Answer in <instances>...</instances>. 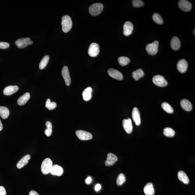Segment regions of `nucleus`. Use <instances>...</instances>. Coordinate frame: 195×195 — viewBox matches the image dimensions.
I'll use <instances>...</instances> for the list:
<instances>
[{
	"mask_svg": "<svg viewBox=\"0 0 195 195\" xmlns=\"http://www.w3.org/2000/svg\"><path fill=\"white\" fill-rule=\"evenodd\" d=\"M62 30L64 33H67L70 31L73 25L71 18L68 15L63 17L61 19Z\"/></svg>",
	"mask_w": 195,
	"mask_h": 195,
	"instance_id": "1",
	"label": "nucleus"
},
{
	"mask_svg": "<svg viewBox=\"0 0 195 195\" xmlns=\"http://www.w3.org/2000/svg\"><path fill=\"white\" fill-rule=\"evenodd\" d=\"M53 166V162L51 159L49 158L44 159L41 166V172L43 174L47 175L50 173Z\"/></svg>",
	"mask_w": 195,
	"mask_h": 195,
	"instance_id": "2",
	"label": "nucleus"
},
{
	"mask_svg": "<svg viewBox=\"0 0 195 195\" xmlns=\"http://www.w3.org/2000/svg\"><path fill=\"white\" fill-rule=\"evenodd\" d=\"M103 6L100 3L92 4L89 7V13L92 16H96L99 15L103 11Z\"/></svg>",
	"mask_w": 195,
	"mask_h": 195,
	"instance_id": "3",
	"label": "nucleus"
},
{
	"mask_svg": "<svg viewBox=\"0 0 195 195\" xmlns=\"http://www.w3.org/2000/svg\"><path fill=\"white\" fill-rule=\"evenodd\" d=\"M159 44V42L156 41L151 44H147L146 48L147 53L151 56L156 55L158 51Z\"/></svg>",
	"mask_w": 195,
	"mask_h": 195,
	"instance_id": "4",
	"label": "nucleus"
},
{
	"mask_svg": "<svg viewBox=\"0 0 195 195\" xmlns=\"http://www.w3.org/2000/svg\"><path fill=\"white\" fill-rule=\"evenodd\" d=\"M33 44V41L31 40L30 38H20L15 42V44L17 46L18 48L19 49L25 48Z\"/></svg>",
	"mask_w": 195,
	"mask_h": 195,
	"instance_id": "5",
	"label": "nucleus"
},
{
	"mask_svg": "<svg viewBox=\"0 0 195 195\" xmlns=\"http://www.w3.org/2000/svg\"><path fill=\"white\" fill-rule=\"evenodd\" d=\"M152 80L153 83L159 87H165L168 84V82L165 78L161 75H156L153 77Z\"/></svg>",
	"mask_w": 195,
	"mask_h": 195,
	"instance_id": "6",
	"label": "nucleus"
},
{
	"mask_svg": "<svg viewBox=\"0 0 195 195\" xmlns=\"http://www.w3.org/2000/svg\"><path fill=\"white\" fill-rule=\"evenodd\" d=\"M77 136L81 140H90L93 138L91 133L83 130H78L76 132Z\"/></svg>",
	"mask_w": 195,
	"mask_h": 195,
	"instance_id": "7",
	"label": "nucleus"
},
{
	"mask_svg": "<svg viewBox=\"0 0 195 195\" xmlns=\"http://www.w3.org/2000/svg\"><path fill=\"white\" fill-rule=\"evenodd\" d=\"M99 53V47L96 43H93L90 44L88 49V54L92 57L97 56Z\"/></svg>",
	"mask_w": 195,
	"mask_h": 195,
	"instance_id": "8",
	"label": "nucleus"
},
{
	"mask_svg": "<svg viewBox=\"0 0 195 195\" xmlns=\"http://www.w3.org/2000/svg\"><path fill=\"white\" fill-rule=\"evenodd\" d=\"M178 6L181 10L186 12L189 11L192 7L191 3L186 0L180 1L178 3Z\"/></svg>",
	"mask_w": 195,
	"mask_h": 195,
	"instance_id": "9",
	"label": "nucleus"
},
{
	"mask_svg": "<svg viewBox=\"0 0 195 195\" xmlns=\"http://www.w3.org/2000/svg\"><path fill=\"white\" fill-rule=\"evenodd\" d=\"M122 126L124 130L128 134H130L132 132L133 125L131 119L128 118L124 119L122 121Z\"/></svg>",
	"mask_w": 195,
	"mask_h": 195,
	"instance_id": "10",
	"label": "nucleus"
},
{
	"mask_svg": "<svg viewBox=\"0 0 195 195\" xmlns=\"http://www.w3.org/2000/svg\"><path fill=\"white\" fill-rule=\"evenodd\" d=\"M109 75L115 79L122 80L123 78L122 74L118 70L113 68H110L108 70Z\"/></svg>",
	"mask_w": 195,
	"mask_h": 195,
	"instance_id": "11",
	"label": "nucleus"
},
{
	"mask_svg": "<svg viewBox=\"0 0 195 195\" xmlns=\"http://www.w3.org/2000/svg\"><path fill=\"white\" fill-rule=\"evenodd\" d=\"M63 78H64L65 84L67 86H70L71 82V79L69 73L68 69L67 66H64L63 67L61 72Z\"/></svg>",
	"mask_w": 195,
	"mask_h": 195,
	"instance_id": "12",
	"label": "nucleus"
},
{
	"mask_svg": "<svg viewBox=\"0 0 195 195\" xmlns=\"http://www.w3.org/2000/svg\"><path fill=\"white\" fill-rule=\"evenodd\" d=\"M133 26L130 21H127L123 26V34L125 36H128L132 33Z\"/></svg>",
	"mask_w": 195,
	"mask_h": 195,
	"instance_id": "13",
	"label": "nucleus"
},
{
	"mask_svg": "<svg viewBox=\"0 0 195 195\" xmlns=\"http://www.w3.org/2000/svg\"><path fill=\"white\" fill-rule=\"evenodd\" d=\"M177 69L180 73H184L186 72L188 68V63L185 59H182L180 60L177 64Z\"/></svg>",
	"mask_w": 195,
	"mask_h": 195,
	"instance_id": "14",
	"label": "nucleus"
},
{
	"mask_svg": "<svg viewBox=\"0 0 195 195\" xmlns=\"http://www.w3.org/2000/svg\"><path fill=\"white\" fill-rule=\"evenodd\" d=\"M118 158L113 153H109L107 154V158L105 162V165L107 166H111L114 165L117 161Z\"/></svg>",
	"mask_w": 195,
	"mask_h": 195,
	"instance_id": "15",
	"label": "nucleus"
},
{
	"mask_svg": "<svg viewBox=\"0 0 195 195\" xmlns=\"http://www.w3.org/2000/svg\"><path fill=\"white\" fill-rule=\"evenodd\" d=\"M132 117L136 125L139 126L141 124L140 114L139 111L137 107L133 108Z\"/></svg>",
	"mask_w": 195,
	"mask_h": 195,
	"instance_id": "16",
	"label": "nucleus"
},
{
	"mask_svg": "<svg viewBox=\"0 0 195 195\" xmlns=\"http://www.w3.org/2000/svg\"><path fill=\"white\" fill-rule=\"evenodd\" d=\"M18 87L17 86H9L4 88L3 93L6 96H10L16 93L18 90Z\"/></svg>",
	"mask_w": 195,
	"mask_h": 195,
	"instance_id": "17",
	"label": "nucleus"
},
{
	"mask_svg": "<svg viewBox=\"0 0 195 195\" xmlns=\"http://www.w3.org/2000/svg\"><path fill=\"white\" fill-rule=\"evenodd\" d=\"M30 159V155H25L18 161L17 164V167L18 169L22 168L28 163V161Z\"/></svg>",
	"mask_w": 195,
	"mask_h": 195,
	"instance_id": "18",
	"label": "nucleus"
},
{
	"mask_svg": "<svg viewBox=\"0 0 195 195\" xmlns=\"http://www.w3.org/2000/svg\"><path fill=\"white\" fill-rule=\"evenodd\" d=\"M171 48L174 50H177L180 48L181 42L180 40L177 37H173L171 41Z\"/></svg>",
	"mask_w": 195,
	"mask_h": 195,
	"instance_id": "19",
	"label": "nucleus"
},
{
	"mask_svg": "<svg viewBox=\"0 0 195 195\" xmlns=\"http://www.w3.org/2000/svg\"><path fill=\"white\" fill-rule=\"evenodd\" d=\"M50 173L54 175L61 176L62 175L63 173V170L60 166L55 165L53 166Z\"/></svg>",
	"mask_w": 195,
	"mask_h": 195,
	"instance_id": "20",
	"label": "nucleus"
},
{
	"mask_svg": "<svg viewBox=\"0 0 195 195\" xmlns=\"http://www.w3.org/2000/svg\"><path fill=\"white\" fill-rule=\"evenodd\" d=\"M180 105L182 109L185 111H190L192 109V105L189 101L183 99L181 101Z\"/></svg>",
	"mask_w": 195,
	"mask_h": 195,
	"instance_id": "21",
	"label": "nucleus"
},
{
	"mask_svg": "<svg viewBox=\"0 0 195 195\" xmlns=\"http://www.w3.org/2000/svg\"><path fill=\"white\" fill-rule=\"evenodd\" d=\"M30 94L29 93H26L18 98L17 102L19 106H23L30 99Z\"/></svg>",
	"mask_w": 195,
	"mask_h": 195,
	"instance_id": "22",
	"label": "nucleus"
},
{
	"mask_svg": "<svg viewBox=\"0 0 195 195\" xmlns=\"http://www.w3.org/2000/svg\"><path fill=\"white\" fill-rule=\"evenodd\" d=\"M92 89L91 87H88L86 88L82 92L83 99L86 101L90 100L92 98Z\"/></svg>",
	"mask_w": 195,
	"mask_h": 195,
	"instance_id": "23",
	"label": "nucleus"
},
{
	"mask_svg": "<svg viewBox=\"0 0 195 195\" xmlns=\"http://www.w3.org/2000/svg\"><path fill=\"white\" fill-rule=\"evenodd\" d=\"M144 192L146 195H154L155 191L153 184L151 182L146 184L144 187Z\"/></svg>",
	"mask_w": 195,
	"mask_h": 195,
	"instance_id": "24",
	"label": "nucleus"
},
{
	"mask_svg": "<svg viewBox=\"0 0 195 195\" xmlns=\"http://www.w3.org/2000/svg\"><path fill=\"white\" fill-rule=\"evenodd\" d=\"M178 177L179 180L184 184H187L189 183V179L185 172L182 171H179L178 173Z\"/></svg>",
	"mask_w": 195,
	"mask_h": 195,
	"instance_id": "25",
	"label": "nucleus"
},
{
	"mask_svg": "<svg viewBox=\"0 0 195 195\" xmlns=\"http://www.w3.org/2000/svg\"><path fill=\"white\" fill-rule=\"evenodd\" d=\"M10 115L8 108L4 106H0V116L3 119H7Z\"/></svg>",
	"mask_w": 195,
	"mask_h": 195,
	"instance_id": "26",
	"label": "nucleus"
},
{
	"mask_svg": "<svg viewBox=\"0 0 195 195\" xmlns=\"http://www.w3.org/2000/svg\"><path fill=\"white\" fill-rule=\"evenodd\" d=\"M144 73L142 69H138L137 70L133 72L132 76L135 80L137 81L141 78L144 76Z\"/></svg>",
	"mask_w": 195,
	"mask_h": 195,
	"instance_id": "27",
	"label": "nucleus"
},
{
	"mask_svg": "<svg viewBox=\"0 0 195 195\" xmlns=\"http://www.w3.org/2000/svg\"><path fill=\"white\" fill-rule=\"evenodd\" d=\"M118 62L120 65L124 66L128 65L130 63V60L128 57L125 56H121L118 58Z\"/></svg>",
	"mask_w": 195,
	"mask_h": 195,
	"instance_id": "28",
	"label": "nucleus"
},
{
	"mask_svg": "<svg viewBox=\"0 0 195 195\" xmlns=\"http://www.w3.org/2000/svg\"><path fill=\"white\" fill-rule=\"evenodd\" d=\"M49 60V57L48 55L44 56L39 64V68L42 70L46 66Z\"/></svg>",
	"mask_w": 195,
	"mask_h": 195,
	"instance_id": "29",
	"label": "nucleus"
},
{
	"mask_svg": "<svg viewBox=\"0 0 195 195\" xmlns=\"http://www.w3.org/2000/svg\"><path fill=\"white\" fill-rule=\"evenodd\" d=\"M163 134L167 137H171L174 136L175 132L172 129L170 128H166L164 129Z\"/></svg>",
	"mask_w": 195,
	"mask_h": 195,
	"instance_id": "30",
	"label": "nucleus"
},
{
	"mask_svg": "<svg viewBox=\"0 0 195 195\" xmlns=\"http://www.w3.org/2000/svg\"><path fill=\"white\" fill-rule=\"evenodd\" d=\"M126 180L125 175L123 173H121L118 175L117 179L116 184L118 186H121L122 185Z\"/></svg>",
	"mask_w": 195,
	"mask_h": 195,
	"instance_id": "31",
	"label": "nucleus"
},
{
	"mask_svg": "<svg viewBox=\"0 0 195 195\" xmlns=\"http://www.w3.org/2000/svg\"><path fill=\"white\" fill-rule=\"evenodd\" d=\"M153 19L156 24L161 25L163 23V19L159 14L155 13L153 15Z\"/></svg>",
	"mask_w": 195,
	"mask_h": 195,
	"instance_id": "32",
	"label": "nucleus"
},
{
	"mask_svg": "<svg viewBox=\"0 0 195 195\" xmlns=\"http://www.w3.org/2000/svg\"><path fill=\"white\" fill-rule=\"evenodd\" d=\"M162 107L163 110L169 113H173V109L171 106L166 102H163L162 104Z\"/></svg>",
	"mask_w": 195,
	"mask_h": 195,
	"instance_id": "33",
	"label": "nucleus"
},
{
	"mask_svg": "<svg viewBox=\"0 0 195 195\" xmlns=\"http://www.w3.org/2000/svg\"><path fill=\"white\" fill-rule=\"evenodd\" d=\"M46 126L47 128L44 131V133L47 137L50 136L52 134V127H53L51 122L47 121L46 123Z\"/></svg>",
	"mask_w": 195,
	"mask_h": 195,
	"instance_id": "34",
	"label": "nucleus"
},
{
	"mask_svg": "<svg viewBox=\"0 0 195 195\" xmlns=\"http://www.w3.org/2000/svg\"><path fill=\"white\" fill-rule=\"evenodd\" d=\"M56 104L54 102H51L50 100L48 99L46 102L45 107L46 108L48 109L49 110H54L56 108Z\"/></svg>",
	"mask_w": 195,
	"mask_h": 195,
	"instance_id": "35",
	"label": "nucleus"
},
{
	"mask_svg": "<svg viewBox=\"0 0 195 195\" xmlns=\"http://www.w3.org/2000/svg\"><path fill=\"white\" fill-rule=\"evenodd\" d=\"M132 4L133 6L136 8L142 7L144 5V3L140 0H133L132 1Z\"/></svg>",
	"mask_w": 195,
	"mask_h": 195,
	"instance_id": "36",
	"label": "nucleus"
},
{
	"mask_svg": "<svg viewBox=\"0 0 195 195\" xmlns=\"http://www.w3.org/2000/svg\"><path fill=\"white\" fill-rule=\"evenodd\" d=\"M9 46H10V44L6 42H0V49H7Z\"/></svg>",
	"mask_w": 195,
	"mask_h": 195,
	"instance_id": "37",
	"label": "nucleus"
},
{
	"mask_svg": "<svg viewBox=\"0 0 195 195\" xmlns=\"http://www.w3.org/2000/svg\"><path fill=\"white\" fill-rule=\"evenodd\" d=\"M0 195H7L5 189L4 187L0 186Z\"/></svg>",
	"mask_w": 195,
	"mask_h": 195,
	"instance_id": "38",
	"label": "nucleus"
},
{
	"mask_svg": "<svg viewBox=\"0 0 195 195\" xmlns=\"http://www.w3.org/2000/svg\"><path fill=\"white\" fill-rule=\"evenodd\" d=\"M101 186L100 184H97L96 185L95 187V189L96 191H99L101 189Z\"/></svg>",
	"mask_w": 195,
	"mask_h": 195,
	"instance_id": "39",
	"label": "nucleus"
},
{
	"mask_svg": "<svg viewBox=\"0 0 195 195\" xmlns=\"http://www.w3.org/2000/svg\"><path fill=\"white\" fill-rule=\"evenodd\" d=\"M29 195H39L38 194V193L36 191H34V190H32L31 191L30 193H29Z\"/></svg>",
	"mask_w": 195,
	"mask_h": 195,
	"instance_id": "40",
	"label": "nucleus"
},
{
	"mask_svg": "<svg viewBox=\"0 0 195 195\" xmlns=\"http://www.w3.org/2000/svg\"><path fill=\"white\" fill-rule=\"evenodd\" d=\"M92 178L90 177H87L86 180V183L87 184H89L92 182Z\"/></svg>",
	"mask_w": 195,
	"mask_h": 195,
	"instance_id": "41",
	"label": "nucleus"
},
{
	"mask_svg": "<svg viewBox=\"0 0 195 195\" xmlns=\"http://www.w3.org/2000/svg\"><path fill=\"white\" fill-rule=\"evenodd\" d=\"M3 128V126L2 123H1V119H0V131L2 130Z\"/></svg>",
	"mask_w": 195,
	"mask_h": 195,
	"instance_id": "42",
	"label": "nucleus"
},
{
	"mask_svg": "<svg viewBox=\"0 0 195 195\" xmlns=\"http://www.w3.org/2000/svg\"><path fill=\"white\" fill-rule=\"evenodd\" d=\"M195 30H194V31H193V33H194V35H195Z\"/></svg>",
	"mask_w": 195,
	"mask_h": 195,
	"instance_id": "43",
	"label": "nucleus"
}]
</instances>
